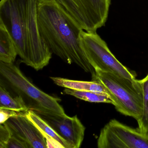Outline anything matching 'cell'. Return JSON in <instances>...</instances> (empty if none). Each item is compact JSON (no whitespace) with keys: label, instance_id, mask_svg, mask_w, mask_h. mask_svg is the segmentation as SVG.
I'll return each mask as SVG.
<instances>
[{"label":"cell","instance_id":"cell-1","mask_svg":"<svg viewBox=\"0 0 148 148\" xmlns=\"http://www.w3.org/2000/svg\"><path fill=\"white\" fill-rule=\"evenodd\" d=\"M40 0H1L0 24L9 33L21 61L36 71L49 64L52 53L41 37Z\"/></svg>","mask_w":148,"mask_h":148},{"label":"cell","instance_id":"cell-12","mask_svg":"<svg viewBox=\"0 0 148 148\" xmlns=\"http://www.w3.org/2000/svg\"><path fill=\"white\" fill-rule=\"evenodd\" d=\"M0 109L20 112H27L30 110L22 97L12 94L1 82H0Z\"/></svg>","mask_w":148,"mask_h":148},{"label":"cell","instance_id":"cell-9","mask_svg":"<svg viewBox=\"0 0 148 148\" xmlns=\"http://www.w3.org/2000/svg\"><path fill=\"white\" fill-rule=\"evenodd\" d=\"M4 123L9 127L14 135L25 141L31 148H47L45 137L26 116L25 112L22 115L10 118Z\"/></svg>","mask_w":148,"mask_h":148},{"label":"cell","instance_id":"cell-5","mask_svg":"<svg viewBox=\"0 0 148 148\" xmlns=\"http://www.w3.org/2000/svg\"><path fill=\"white\" fill-rule=\"evenodd\" d=\"M80 40L86 56L95 70L136 79V73L129 70L117 59L106 42L97 32H87L83 30L80 33Z\"/></svg>","mask_w":148,"mask_h":148},{"label":"cell","instance_id":"cell-17","mask_svg":"<svg viewBox=\"0 0 148 148\" xmlns=\"http://www.w3.org/2000/svg\"><path fill=\"white\" fill-rule=\"evenodd\" d=\"M7 148H31V147L25 141L12 132V135L8 141Z\"/></svg>","mask_w":148,"mask_h":148},{"label":"cell","instance_id":"cell-3","mask_svg":"<svg viewBox=\"0 0 148 148\" xmlns=\"http://www.w3.org/2000/svg\"><path fill=\"white\" fill-rule=\"evenodd\" d=\"M1 80L16 95L22 97L30 110L38 113L66 115L60 99L51 96L34 84L14 64L0 61Z\"/></svg>","mask_w":148,"mask_h":148},{"label":"cell","instance_id":"cell-11","mask_svg":"<svg viewBox=\"0 0 148 148\" xmlns=\"http://www.w3.org/2000/svg\"><path fill=\"white\" fill-rule=\"evenodd\" d=\"M50 78L57 85L61 87L77 90L98 92L108 94L106 88L97 81H78L59 77H50Z\"/></svg>","mask_w":148,"mask_h":148},{"label":"cell","instance_id":"cell-16","mask_svg":"<svg viewBox=\"0 0 148 148\" xmlns=\"http://www.w3.org/2000/svg\"><path fill=\"white\" fill-rule=\"evenodd\" d=\"M12 132L9 127L5 123L0 125V148H7Z\"/></svg>","mask_w":148,"mask_h":148},{"label":"cell","instance_id":"cell-14","mask_svg":"<svg viewBox=\"0 0 148 148\" xmlns=\"http://www.w3.org/2000/svg\"><path fill=\"white\" fill-rule=\"evenodd\" d=\"M65 94L73 96L81 100L91 103H106L114 105V102L107 93L89 91H79L65 88Z\"/></svg>","mask_w":148,"mask_h":148},{"label":"cell","instance_id":"cell-18","mask_svg":"<svg viewBox=\"0 0 148 148\" xmlns=\"http://www.w3.org/2000/svg\"><path fill=\"white\" fill-rule=\"evenodd\" d=\"M24 112H20L12 110L0 109V124L4 123L10 118L22 115Z\"/></svg>","mask_w":148,"mask_h":148},{"label":"cell","instance_id":"cell-10","mask_svg":"<svg viewBox=\"0 0 148 148\" xmlns=\"http://www.w3.org/2000/svg\"><path fill=\"white\" fill-rule=\"evenodd\" d=\"M25 115L33 123L45 137L47 148H71L68 143L34 111L29 110L25 112Z\"/></svg>","mask_w":148,"mask_h":148},{"label":"cell","instance_id":"cell-2","mask_svg":"<svg viewBox=\"0 0 148 148\" xmlns=\"http://www.w3.org/2000/svg\"><path fill=\"white\" fill-rule=\"evenodd\" d=\"M38 19L41 37L52 53L67 64H76L92 76L95 74L81 46L83 29L56 0H40Z\"/></svg>","mask_w":148,"mask_h":148},{"label":"cell","instance_id":"cell-13","mask_svg":"<svg viewBox=\"0 0 148 148\" xmlns=\"http://www.w3.org/2000/svg\"><path fill=\"white\" fill-rule=\"evenodd\" d=\"M17 55L12 38L5 27L0 24V61L6 64H14Z\"/></svg>","mask_w":148,"mask_h":148},{"label":"cell","instance_id":"cell-15","mask_svg":"<svg viewBox=\"0 0 148 148\" xmlns=\"http://www.w3.org/2000/svg\"><path fill=\"white\" fill-rule=\"evenodd\" d=\"M140 81L143 91V110L141 118L137 121L138 128L141 133L148 135V73Z\"/></svg>","mask_w":148,"mask_h":148},{"label":"cell","instance_id":"cell-8","mask_svg":"<svg viewBox=\"0 0 148 148\" xmlns=\"http://www.w3.org/2000/svg\"><path fill=\"white\" fill-rule=\"evenodd\" d=\"M38 114L68 143L71 148L80 147L84 137L86 128L77 115L70 117L49 113Z\"/></svg>","mask_w":148,"mask_h":148},{"label":"cell","instance_id":"cell-4","mask_svg":"<svg viewBox=\"0 0 148 148\" xmlns=\"http://www.w3.org/2000/svg\"><path fill=\"white\" fill-rule=\"evenodd\" d=\"M92 78V81L99 82L106 88L118 112L137 121L140 119L143 110V91L140 80L99 70H95V74Z\"/></svg>","mask_w":148,"mask_h":148},{"label":"cell","instance_id":"cell-7","mask_svg":"<svg viewBox=\"0 0 148 148\" xmlns=\"http://www.w3.org/2000/svg\"><path fill=\"white\" fill-rule=\"evenodd\" d=\"M97 144L98 148H148V135L112 119L101 130Z\"/></svg>","mask_w":148,"mask_h":148},{"label":"cell","instance_id":"cell-6","mask_svg":"<svg viewBox=\"0 0 148 148\" xmlns=\"http://www.w3.org/2000/svg\"><path fill=\"white\" fill-rule=\"evenodd\" d=\"M84 31L97 32L105 25L111 0H56Z\"/></svg>","mask_w":148,"mask_h":148}]
</instances>
